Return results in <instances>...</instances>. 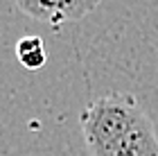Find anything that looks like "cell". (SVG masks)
I'll list each match as a JSON object with an SVG mask.
<instances>
[{"label": "cell", "mask_w": 158, "mask_h": 156, "mask_svg": "<svg viewBox=\"0 0 158 156\" xmlns=\"http://www.w3.org/2000/svg\"><path fill=\"white\" fill-rule=\"evenodd\" d=\"M102 0H16L18 9L39 23L61 27L66 23L86 18Z\"/></svg>", "instance_id": "cell-2"}, {"label": "cell", "mask_w": 158, "mask_h": 156, "mask_svg": "<svg viewBox=\"0 0 158 156\" xmlns=\"http://www.w3.org/2000/svg\"><path fill=\"white\" fill-rule=\"evenodd\" d=\"M16 59L25 70H41L48 63L45 41L41 36H23L16 43Z\"/></svg>", "instance_id": "cell-3"}, {"label": "cell", "mask_w": 158, "mask_h": 156, "mask_svg": "<svg viewBox=\"0 0 158 156\" xmlns=\"http://www.w3.org/2000/svg\"><path fill=\"white\" fill-rule=\"evenodd\" d=\"M90 156H158L152 118L131 93H109L79 113Z\"/></svg>", "instance_id": "cell-1"}]
</instances>
